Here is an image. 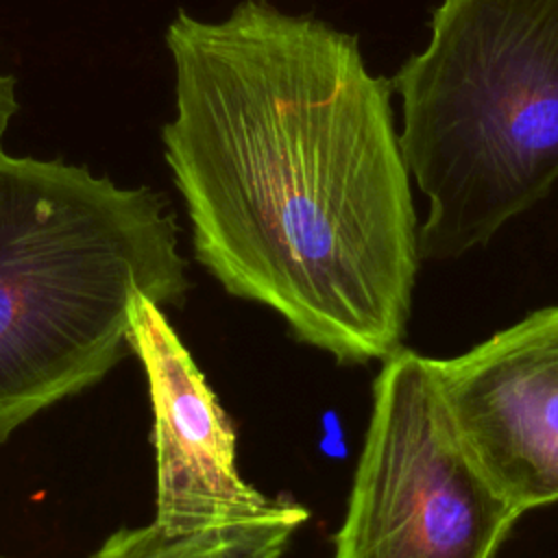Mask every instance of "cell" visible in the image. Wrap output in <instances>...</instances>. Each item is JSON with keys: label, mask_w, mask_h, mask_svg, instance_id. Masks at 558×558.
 <instances>
[{"label": "cell", "mask_w": 558, "mask_h": 558, "mask_svg": "<svg viewBox=\"0 0 558 558\" xmlns=\"http://www.w3.org/2000/svg\"><path fill=\"white\" fill-rule=\"evenodd\" d=\"M163 44L161 146L196 259L301 342L340 362L388 357L421 259L392 83L353 35L266 0L218 22L179 9Z\"/></svg>", "instance_id": "obj_1"}, {"label": "cell", "mask_w": 558, "mask_h": 558, "mask_svg": "<svg viewBox=\"0 0 558 558\" xmlns=\"http://www.w3.org/2000/svg\"><path fill=\"white\" fill-rule=\"evenodd\" d=\"M168 201L0 144V445L100 381L129 349V305L190 288Z\"/></svg>", "instance_id": "obj_2"}, {"label": "cell", "mask_w": 558, "mask_h": 558, "mask_svg": "<svg viewBox=\"0 0 558 558\" xmlns=\"http://www.w3.org/2000/svg\"><path fill=\"white\" fill-rule=\"evenodd\" d=\"M392 89L421 257L486 244L558 181V0H442Z\"/></svg>", "instance_id": "obj_3"}, {"label": "cell", "mask_w": 558, "mask_h": 558, "mask_svg": "<svg viewBox=\"0 0 558 558\" xmlns=\"http://www.w3.org/2000/svg\"><path fill=\"white\" fill-rule=\"evenodd\" d=\"M381 362L331 558H497L523 512L462 442L429 357Z\"/></svg>", "instance_id": "obj_4"}, {"label": "cell", "mask_w": 558, "mask_h": 558, "mask_svg": "<svg viewBox=\"0 0 558 558\" xmlns=\"http://www.w3.org/2000/svg\"><path fill=\"white\" fill-rule=\"evenodd\" d=\"M429 364L462 442L504 497L523 514L558 501V305Z\"/></svg>", "instance_id": "obj_5"}, {"label": "cell", "mask_w": 558, "mask_h": 558, "mask_svg": "<svg viewBox=\"0 0 558 558\" xmlns=\"http://www.w3.org/2000/svg\"><path fill=\"white\" fill-rule=\"evenodd\" d=\"M129 349L144 366L155 447V519L172 536L238 525L277 510L242 480L235 464V432L214 390L161 307L133 294Z\"/></svg>", "instance_id": "obj_6"}, {"label": "cell", "mask_w": 558, "mask_h": 558, "mask_svg": "<svg viewBox=\"0 0 558 558\" xmlns=\"http://www.w3.org/2000/svg\"><path fill=\"white\" fill-rule=\"evenodd\" d=\"M307 508L283 504L259 519L203 530L187 536L161 532L155 523L120 527L89 558H281Z\"/></svg>", "instance_id": "obj_7"}, {"label": "cell", "mask_w": 558, "mask_h": 558, "mask_svg": "<svg viewBox=\"0 0 558 558\" xmlns=\"http://www.w3.org/2000/svg\"><path fill=\"white\" fill-rule=\"evenodd\" d=\"M17 111H20L17 81L13 74H9L0 68V144H2V137L9 131V124Z\"/></svg>", "instance_id": "obj_8"}, {"label": "cell", "mask_w": 558, "mask_h": 558, "mask_svg": "<svg viewBox=\"0 0 558 558\" xmlns=\"http://www.w3.org/2000/svg\"><path fill=\"white\" fill-rule=\"evenodd\" d=\"M0 558H2V556H0Z\"/></svg>", "instance_id": "obj_9"}]
</instances>
